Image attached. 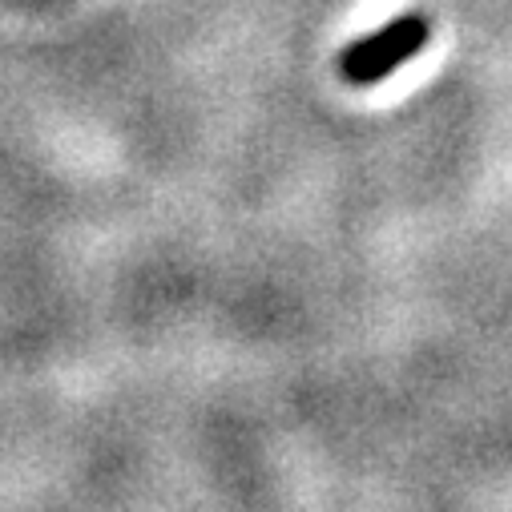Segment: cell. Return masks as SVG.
Segmentation results:
<instances>
[{
	"instance_id": "6da1fadb",
	"label": "cell",
	"mask_w": 512,
	"mask_h": 512,
	"mask_svg": "<svg viewBox=\"0 0 512 512\" xmlns=\"http://www.w3.org/2000/svg\"><path fill=\"white\" fill-rule=\"evenodd\" d=\"M428 41H432V17L428 13H400L388 25H379L375 33L351 41L339 53V77L355 89L379 85L383 77L404 69Z\"/></svg>"
}]
</instances>
